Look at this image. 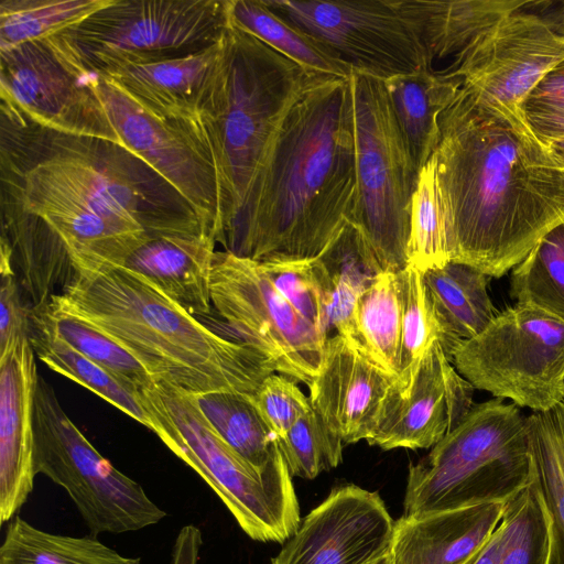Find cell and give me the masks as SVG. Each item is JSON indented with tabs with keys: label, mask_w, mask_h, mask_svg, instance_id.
Returning a JSON list of instances; mask_svg holds the SVG:
<instances>
[{
	"label": "cell",
	"mask_w": 564,
	"mask_h": 564,
	"mask_svg": "<svg viewBox=\"0 0 564 564\" xmlns=\"http://www.w3.org/2000/svg\"><path fill=\"white\" fill-rule=\"evenodd\" d=\"M98 539L40 530L20 516L11 520L0 546V564H140Z\"/></svg>",
	"instance_id": "cell-29"
},
{
	"label": "cell",
	"mask_w": 564,
	"mask_h": 564,
	"mask_svg": "<svg viewBox=\"0 0 564 564\" xmlns=\"http://www.w3.org/2000/svg\"><path fill=\"white\" fill-rule=\"evenodd\" d=\"M369 564H393L391 553H387Z\"/></svg>",
	"instance_id": "cell-47"
},
{
	"label": "cell",
	"mask_w": 564,
	"mask_h": 564,
	"mask_svg": "<svg viewBox=\"0 0 564 564\" xmlns=\"http://www.w3.org/2000/svg\"><path fill=\"white\" fill-rule=\"evenodd\" d=\"M193 397L216 432L247 462L260 470L274 463L280 449L252 395L214 391Z\"/></svg>",
	"instance_id": "cell-30"
},
{
	"label": "cell",
	"mask_w": 564,
	"mask_h": 564,
	"mask_svg": "<svg viewBox=\"0 0 564 564\" xmlns=\"http://www.w3.org/2000/svg\"><path fill=\"white\" fill-rule=\"evenodd\" d=\"M402 336V300L398 272L383 271L358 295L347 333L351 346L398 377Z\"/></svg>",
	"instance_id": "cell-26"
},
{
	"label": "cell",
	"mask_w": 564,
	"mask_h": 564,
	"mask_svg": "<svg viewBox=\"0 0 564 564\" xmlns=\"http://www.w3.org/2000/svg\"><path fill=\"white\" fill-rule=\"evenodd\" d=\"M452 364L475 389L546 411L563 401L564 323L517 303L463 340Z\"/></svg>",
	"instance_id": "cell-10"
},
{
	"label": "cell",
	"mask_w": 564,
	"mask_h": 564,
	"mask_svg": "<svg viewBox=\"0 0 564 564\" xmlns=\"http://www.w3.org/2000/svg\"><path fill=\"white\" fill-rule=\"evenodd\" d=\"M280 294L310 323L327 335L332 286L329 273L317 257L259 261Z\"/></svg>",
	"instance_id": "cell-39"
},
{
	"label": "cell",
	"mask_w": 564,
	"mask_h": 564,
	"mask_svg": "<svg viewBox=\"0 0 564 564\" xmlns=\"http://www.w3.org/2000/svg\"><path fill=\"white\" fill-rule=\"evenodd\" d=\"M202 545L200 530L193 524L183 527L176 536L172 564H197Z\"/></svg>",
	"instance_id": "cell-44"
},
{
	"label": "cell",
	"mask_w": 564,
	"mask_h": 564,
	"mask_svg": "<svg viewBox=\"0 0 564 564\" xmlns=\"http://www.w3.org/2000/svg\"><path fill=\"white\" fill-rule=\"evenodd\" d=\"M383 84L399 128L421 171L437 145L440 115L456 97L462 80L424 67Z\"/></svg>",
	"instance_id": "cell-24"
},
{
	"label": "cell",
	"mask_w": 564,
	"mask_h": 564,
	"mask_svg": "<svg viewBox=\"0 0 564 564\" xmlns=\"http://www.w3.org/2000/svg\"><path fill=\"white\" fill-rule=\"evenodd\" d=\"M356 150L351 217L382 271L408 265L413 193L420 170L394 117L383 80L350 75Z\"/></svg>",
	"instance_id": "cell-8"
},
{
	"label": "cell",
	"mask_w": 564,
	"mask_h": 564,
	"mask_svg": "<svg viewBox=\"0 0 564 564\" xmlns=\"http://www.w3.org/2000/svg\"><path fill=\"white\" fill-rule=\"evenodd\" d=\"M0 358L21 340L30 338L32 307L23 301L21 285L13 269L12 252H0Z\"/></svg>",
	"instance_id": "cell-43"
},
{
	"label": "cell",
	"mask_w": 564,
	"mask_h": 564,
	"mask_svg": "<svg viewBox=\"0 0 564 564\" xmlns=\"http://www.w3.org/2000/svg\"><path fill=\"white\" fill-rule=\"evenodd\" d=\"M1 55V97L8 109L54 133L119 140L96 95L44 40L25 43Z\"/></svg>",
	"instance_id": "cell-15"
},
{
	"label": "cell",
	"mask_w": 564,
	"mask_h": 564,
	"mask_svg": "<svg viewBox=\"0 0 564 564\" xmlns=\"http://www.w3.org/2000/svg\"><path fill=\"white\" fill-rule=\"evenodd\" d=\"M432 159L449 261L500 278L564 220V167L522 115L468 87L438 118Z\"/></svg>",
	"instance_id": "cell-1"
},
{
	"label": "cell",
	"mask_w": 564,
	"mask_h": 564,
	"mask_svg": "<svg viewBox=\"0 0 564 564\" xmlns=\"http://www.w3.org/2000/svg\"><path fill=\"white\" fill-rule=\"evenodd\" d=\"M398 276L402 300V336L399 373L393 387L402 392L410 384L420 361L433 343H440L451 361L454 348L429 297L423 272L408 264L398 272Z\"/></svg>",
	"instance_id": "cell-33"
},
{
	"label": "cell",
	"mask_w": 564,
	"mask_h": 564,
	"mask_svg": "<svg viewBox=\"0 0 564 564\" xmlns=\"http://www.w3.org/2000/svg\"><path fill=\"white\" fill-rule=\"evenodd\" d=\"M210 297L240 341L260 351L275 372L311 384L321 369L328 336L280 294L259 261L216 251Z\"/></svg>",
	"instance_id": "cell-11"
},
{
	"label": "cell",
	"mask_w": 564,
	"mask_h": 564,
	"mask_svg": "<svg viewBox=\"0 0 564 564\" xmlns=\"http://www.w3.org/2000/svg\"><path fill=\"white\" fill-rule=\"evenodd\" d=\"M498 564H551L552 523L535 478L505 503Z\"/></svg>",
	"instance_id": "cell-35"
},
{
	"label": "cell",
	"mask_w": 564,
	"mask_h": 564,
	"mask_svg": "<svg viewBox=\"0 0 564 564\" xmlns=\"http://www.w3.org/2000/svg\"><path fill=\"white\" fill-rule=\"evenodd\" d=\"M39 311L56 335L123 381L140 390L156 382L132 354L90 322L52 303Z\"/></svg>",
	"instance_id": "cell-37"
},
{
	"label": "cell",
	"mask_w": 564,
	"mask_h": 564,
	"mask_svg": "<svg viewBox=\"0 0 564 564\" xmlns=\"http://www.w3.org/2000/svg\"><path fill=\"white\" fill-rule=\"evenodd\" d=\"M449 261L445 208L431 156L419 173L413 193L408 242V264L422 272Z\"/></svg>",
	"instance_id": "cell-38"
},
{
	"label": "cell",
	"mask_w": 564,
	"mask_h": 564,
	"mask_svg": "<svg viewBox=\"0 0 564 564\" xmlns=\"http://www.w3.org/2000/svg\"><path fill=\"white\" fill-rule=\"evenodd\" d=\"M354 73L381 80L429 67L425 48L397 0H264Z\"/></svg>",
	"instance_id": "cell-14"
},
{
	"label": "cell",
	"mask_w": 564,
	"mask_h": 564,
	"mask_svg": "<svg viewBox=\"0 0 564 564\" xmlns=\"http://www.w3.org/2000/svg\"><path fill=\"white\" fill-rule=\"evenodd\" d=\"M223 37L191 55L93 76L107 79L156 118L205 129L203 119L219 73Z\"/></svg>",
	"instance_id": "cell-20"
},
{
	"label": "cell",
	"mask_w": 564,
	"mask_h": 564,
	"mask_svg": "<svg viewBox=\"0 0 564 564\" xmlns=\"http://www.w3.org/2000/svg\"><path fill=\"white\" fill-rule=\"evenodd\" d=\"M30 343L35 355L50 369L87 388L155 432V420L142 401L141 390L74 349L54 333L40 311L31 313Z\"/></svg>",
	"instance_id": "cell-27"
},
{
	"label": "cell",
	"mask_w": 564,
	"mask_h": 564,
	"mask_svg": "<svg viewBox=\"0 0 564 564\" xmlns=\"http://www.w3.org/2000/svg\"><path fill=\"white\" fill-rule=\"evenodd\" d=\"M510 294L517 303L564 323V220L546 231L512 269Z\"/></svg>",
	"instance_id": "cell-34"
},
{
	"label": "cell",
	"mask_w": 564,
	"mask_h": 564,
	"mask_svg": "<svg viewBox=\"0 0 564 564\" xmlns=\"http://www.w3.org/2000/svg\"><path fill=\"white\" fill-rule=\"evenodd\" d=\"M564 61V0H529L476 39L442 72L521 115L527 96Z\"/></svg>",
	"instance_id": "cell-13"
},
{
	"label": "cell",
	"mask_w": 564,
	"mask_h": 564,
	"mask_svg": "<svg viewBox=\"0 0 564 564\" xmlns=\"http://www.w3.org/2000/svg\"><path fill=\"white\" fill-rule=\"evenodd\" d=\"M110 2L111 0H2L0 52L56 35Z\"/></svg>",
	"instance_id": "cell-36"
},
{
	"label": "cell",
	"mask_w": 564,
	"mask_h": 564,
	"mask_svg": "<svg viewBox=\"0 0 564 564\" xmlns=\"http://www.w3.org/2000/svg\"><path fill=\"white\" fill-rule=\"evenodd\" d=\"M30 338L0 358V523L9 522L34 485L33 406L37 382Z\"/></svg>",
	"instance_id": "cell-19"
},
{
	"label": "cell",
	"mask_w": 564,
	"mask_h": 564,
	"mask_svg": "<svg viewBox=\"0 0 564 564\" xmlns=\"http://www.w3.org/2000/svg\"><path fill=\"white\" fill-rule=\"evenodd\" d=\"M229 23L262 41L304 69L338 78L354 73L319 42L271 10L264 0H227Z\"/></svg>",
	"instance_id": "cell-28"
},
{
	"label": "cell",
	"mask_w": 564,
	"mask_h": 564,
	"mask_svg": "<svg viewBox=\"0 0 564 564\" xmlns=\"http://www.w3.org/2000/svg\"><path fill=\"white\" fill-rule=\"evenodd\" d=\"M33 430L35 474H43L66 490L93 534L137 531L166 517L141 485L99 454L40 375Z\"/></svg>",
	"instance_id": "cell-9"
},
{
	"label": "cell",
	"mask_w": 564,
	"mask_h": 564,
	"mask_svg": "<svg viewBox=\"0 0 564 564\" xmlns=\"http://www.w3.org/2000/svg\"><path fill=\"white\" fill-rule=\"evenodd\" d=\"M490 279L456 261L423 272L429 297L454 351L463 340L480 334L497 315L488 294Z\"/></svg>",
	"instance_id": "cell-25"
},
{
	"label": "cell",
	"mask_w": 564,
	"mask_h": 564,
	"mask_svg": "<svg viewBox=\"0 0 564 564\" xmlns=\"http://www.w3.org/2000/svg\"><path fill=\"white\" fill-rule=\"evenodd\" d=\"M505 503L403 514L394 521L393 564H466L490 539Z\"/></svg>",
	"instance_id": "cell-21"
},
{
	"label": "cell",
	"mask_w": 564,
	"mask_h": 564,
	"mask_svg": "<svg viewBox=\"0 0 564 564\" xmlns=\"http://www.w3.org/2000/svg\"><path fill=\"white\" fill-rule=\"evenodd\" d=\"M417 33L430 68L434 61L457 56L522 0H397Z\"/></svg>",
	"instance_id": "cell-23"
},
{
	"label": "cell",
	"mask_w": 564,
	"mask_h": 564,
	"mask_svg": "<svg viewBox=\"0 0 564 564\" xmlns=\"http://www.w3.org/2000/svg\"><path fill=\"white\" fill-rule=\"evenodd\" d=\"M536 479L552 523L551 564H564V401L528 416Z\"/></svg>",
	"instance_id": "cell-32"
},
{
	"label": "cell",
	"mask_w": 564,
	"mask_h": 564,
	"mask_svg": "<svg viewBox=\"0 0 564 564\" xmlns=\"http://www.w3.org/2000/svg\"><path fill=\"white\" fill-rule=\"evenodd\" d=\"M275 441L291 476L313 479L341 462L344 442L313 406Z\"/></svg>",
	"instance_id": "cell-40"
},
{
	"label": "cell",
	"mask_w": 564,
	"mask_h": 564,
	"mask_svg": "<svg viewBox=\"0 0 564 564\" xmlns=\"http://www.w3.org/2000/svg\"><path fill=\"white\" fill-rule=\"evenodd\" d=\"M501 535L497 527L490 539L466 564H498Z\"/></svg>",
	"instance_id": "cell-45"
},
{
	"label": "cell",
	"mask_w": 564,
	"mask_h": 564,
	"mask_svg": "<svg viewBox=\"0 0 564 564\" xmlns=\"http://www.w3.org/2000/svg\"><path fill=\"white\" fill-rule=\"evenodd\" d=\"M562 399L564 401V377H563V380H562Z\"/></svg>",
	"instance_id": "cell-48"
},
{
	"label": "cell",
	"mask_w": 564,
	"mask_h": 564,
	"mask_svg": "<svg viewBox=\"0 0 564 564\" xmlns=\"http://www.w3.org/2000/svg\"><path fill=\"white\" fill-rule=\"evenodd\" d=\"M355 200L350 77L321 76L289 110L221 243L254 261L317 258L351 219Z\"/></svg>",
	"instance_id": "cell-2"
},
{
	"label": "cell",
	"mask_w": 564,
	"mask_h": 564,
	"mask_svg": "<svg viewBox=\"0 0 564 564\" xmlns=\"http://www.w3.org/2000/svg\"><path fill=\"white\" fill-rule=\"evenodd\" d=\"M215 243L204 230L150 235L121 268L142 276L193 316L207 315L213 307Z\"/></svg>",
	"instance_id": "cell-22"
},
{
	"label": "cell",
	"mask_w": 564,
	"mask_h": 564,
	"mask_svg": "<svg viewBox=\"0 0 564 564\" xmlns=\"http://www.w3.org/2000/svg\"><path fill=\"white\" fill-rule=\"evenodd\" d=\"M394 521L377 492L336 487L271 564H369L391 550Z\"/></svg>",
	"instance_id": "cell-16"
},
{
	"label": "cell",
	"mask_w": 564,
	"mask_h": 564,
	"mask_svg": "<svg viewBox=\"0 0 564 564\" xmlns=\"http://www.w3.org/2000/svg\"><path fill=\"white\" fill-rule=\"evenodd\" d=\"M474 389L433 343L408 388L399 392L392 386L368 444L384 451L432 448L469 413Z\"/></svg>",
	"instance_id": "cell-17"
},
{
	"label": "cell",
	"mask_w": 564,
	"mask_h": 564,
	"mask_svg": "<svg viewBox=\"0 0 564 564\" xmlns=\"http://www.w3.org/2000/svg\"><path fill=\"white\" fill-rule=\"evenodd\" d=\"M535 478L528 416L495 398L409 466L404 514L506 503Z\"/></svg>",
	"instance_id": "cell-5"
},
{
	"label": "cell",
	"mask_w": 564,
	"mask_h": 564,
	"mask_svg": "<svg viewBox=\"0 0 564 564\" xmlns=\"http://www.w3.org/2000/svg\"><path fill=\"white\" fill-rule=\"evenodd\" d=\"M521 115L544 144L564 138V61L527 96Z\"/></svg>",
	"instance_id": "cell-42"
},
{
	"label": "cell",
	"mask_w": 564,
	"mask_h": 564,
	"mask_svg": "<svg viewBox=\"0 0 564 564\" xmlns=\"http://www.w3.org/2000/svg\"><path fill=\"white\" fill-rule=\"evenodd\" d=\"M321 74L228 24L204 127L224 194L220 241L240 213L289 110Z\"/></svg>",
	"instance_id": "cell-4"
},
{
	"label": "cell",
	"mask_w": 564,
	"mask_h": 564,
	"mask_svg": "<svg viewBox=\"0 0 564 564\" xmlns=\"http://www.w3.org/2000/svg\"><path fill=\"white\" fill-rule=\"evenodd\" d=\"M227 0H111L44 41L82 79L191 55L217 43Z\"/></svg>",
	"instance_id": "cell-7"
},
{
	"label": "cell",
	"mask_w": 564,
	"mask_h": 564,
	"mask_svg": "<svg viewBox=\"0 0 564 564\" xmlns=\"http://www.w3.org/2000/svg\"><path fill=\"white\" fill-rule=\"evenodd\" d=\"M141 397L155 420L154 433L203 478L249 538L283 543L295 533L299 502L281 452L260 470L216 432L192 394L155 382Z\"/></svg>",
	"instance_id": "cell-6"
},
{
	"label": "cell",
	"mask_w": 564,
	"mask_h": 564,
	"mask_svg": "<svg viewBox=\"0 0 564 564\" xmlns=\"http://www.w3.org/2000/svg\"><path fill=\"white\" fill-rule=\"evenodd\" d=\"M318 258L330 276L329 327L345 336L358 295L383 271L359 227L351 220Z\"/></svg>",
	"instance_id": "cell-31"
},
{
	"label": "cell",
	"mask_w": 564,
	"mask_h": 564,
	"mask_svg": "<svg viewBox=\"0 0 564 564\" xmlns=\"http://www.w3.org/2000/svg\"><path fill=\"white\" fill-rule=\"evenodd\" d=\"M553 158L564 167V138L545 144Z\"/></svg>",
	"instance_id": "cell-46"
},
{
	"label": "cell",
	"mask_w": 564,
	"mask_h": 564,
	"mask_svg": "<svg viewBox=\"0 0 564 564\" xmlns=\"http://www.w3.org/2000/svg\"><path fill=\"white\" fill-rule=\"evenodd\" d=\"M113 129L119 147L141 160L191 206L216 241L224 220L220 177L205 129L145 111L99 76L84 78Z\"/></svg>",
	"instance_id": "cell-12"
},
{
	"label": "cell",
	"mask_w": 564,
	"mask_h": 564,
	"mask_svg": "<svg viewBox=\"0 0 564 564\" xmlns=\"http://www.w3.org/2000/svg\"><path fill=\"white\" fill-rule=\"evenodd\" d=\"M252 401L275 440L283 437L312 408L310 398L294 379L274 373L262 381Z\"/></svg>",
	"instance_id": "cell-41"
},
{
	"label": "cell",
	"mask_w": 564,
	"mask_h": 564,
	"mask_svg": "<svg viewBox=\"0 0 564 564\" xmlns=\"http://www.w3.org/2000/svg\"><path fill=\"white\" fill-rule=\"evenodd\" d=\"M50 303L107 333L156 382L193 395L214 391L253 395L275 372L252 346L216 334L124 268L75 275Z\"/></svg>",
	"instance_id": "cell-3"
},
{
	"label": "cell",
	"mask_w": 564,
	"mask_h": 564,
	"mask_svg": "<svg viewBox=\"0 0 564 564\" xmlns=\"http://www.w3.org/2000/svg\"><path fill=\"white\" fill-rule=\"evenodd\" d=\"M395 381V377L335 334L327 337L321 369L308 386V398L344 443H356L372 435Z\"/></svg>",
	"instance_id": "cell-18"
}]
</instances>
